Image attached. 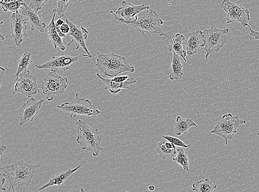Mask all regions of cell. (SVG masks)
<instances>
[{"label":"cell","mask_w":259,"mask_h":192,"mask_svg":"<svg viewBox=\"0 0 259 192\" xmlns=\"http://www.w3.org/2000/svg\"><path fill=\"white\" fill-rule=\"evenodd\" d=\"M41 167L39 165H32L25 163L23 160L15 161L8 166L1 167V172L9 179V191L15 188L20 189L22 186L28 187L31 184L35 170Z\"/></svg>","instance_id":"cell-1"},{"label":"cell","mask_w":259,"mask_h":192,"mask_svg":"<svg viewBox=\"0 0 259 192\" xmlns=\"http://www.w3.org/2000/svg\"><path fill=\"white\" fill-rule=\"evenodd\" d=\"M97 61L95 67L104 77H114L124 72L134 73L135 68L126 62V58L112 52L110 54H102L97 52Z\"/></svg>","instance_id":"cell-2"},{"label":"cell","mask_w":259,"mask_h":192,"mask_svg":"<svg viewBox=\"0 0 259 192\" xmlns=\"http://www.w3.org/2000/svg\"><path fill=\"white\" fill-rule=\"evenodd\" d=\"M125 24L134 27L137 32L143 34H147L149 37L155 34L159 36H165L171 40L161 29V26L164 25V22L154 10H144L137 15L136 20Z\"/></svg>","instance_id":"cell-3"},{"label":"cell","mask_w":259,"mask_h":192,"mask_svg":"<svg viewBox=\"0 0 259 192\" xmlns=\"http://www.w3.org/2000/svg\"><path fill=\"white\" fill-rule=\"evenodd\" d=\"M76 142L82 149L92 152L93 157H99L100 153L103 150L99 130L92 128L81 119L76 123Z\"/></svg>","instance_id":"cell-4"},{"label":"cell","mask_w":259,"mask_h":192,"mask_svg":"<svg viewBox=\"0 0 259 192\" xmlns=\"http://www.w3.org/2000/svg\"><path fill=\"white\" fill-rule=\"evenodd\" d=\"M68 85L67 78L60 76L57 73V71L51 70L42 81L39 88L46 96L47 100L51 101L56 96L63 94Z\"/></svg>","instance_id":"cell-5"},{"label":"cell","mask_w":259,"mask_h":192,"mask_svg":"<svg viewBox=\"0 0 259 192\" xmlns=\"http://www.w3.org/2000/svg\"><path fill=\"white\" fill-rule=\"evenodd\" d=\"M229 32L228 28H218L215 25L208 29H204L202 34L205 41L204 50L206 52V59L212 53L219 52L227 43Z\"/></svg>","instance_id":"cell-6"},{"label":"cell","mask_w":259,"mask_h":192,"mask_svg":"<svg viewBox=\"0 0 259 192\" xmlns=\"http://www.w3.org/2000/svg\"><path fill=\"white\" fill-rule=\"evenodd\" d=\"M57 107L65 112L70 113V117L74 118L77 116H85L90 117L99 115L101 111L96 108L91 101L80 97L77 93L75 99L71 102H67Z\"/></svg>","instance_id":"cell-7"},{"label":"cell","mask_w":259,"mask_h":192,"mask_svg":"<svg viewBox=\"0 0 259 192\" xmlns=\"http://www.w3.org/2000/svg\"><path fill=\"white\" fill-rule=\"evenodd\" d=\"M244 124L246 121L240 120L238 116H233L231 113H227L222 117L221 121L217 124L210 133L224 138L226 145H228V141L232 140L237 133L239 126Z\"/></svg>","instance_id":"cell-8"},{"label":"cell","mask_w":259,"mask_h":192,"mask_svg":"<svg viewBox=\"0 0 259 192\" xmlns=\"http://www.w3.org/2000/svg\"><path fill=\"white\" fill-rule=\"evenodd\" d=\"M221 8L226 14L227 24L237 21L244 27L249 25L250 12L243 5L233 3L230 0H224L221 3Z\"/></svg>","instance_id":"cell-9"},{"label":"cell","mask_w":259,"mask_h":192,"mask_svg":"<svg viewBox=\"0 0 259 192\" xmlns=\"http://www.w3.org/2000/svg\"><path fill=\"white\" fill-rule=\"evenodd\" d=\"M16 81L13 95L20 93L31 98L40 92L37 79L31 74L30 70L23 72Z\"/></svg>","instance_id":"cell-10"},{"label":"cell","mask_w":259,"mask_h":192,"mask_svg":"<svg viewBox=\"0 0 259 192\" xmlns=\"http://www.w3.org/2000/svg\"><path fill=\"white\" fill-rule=\"evenodd\" d=\"M147 9H150L149 6L134 5L123 1L121 6L117 10L111 11L110 14L114 16L116 20L125 24L126 22L136 20L138 14Z\"/></svg>","instance_id":"cell-11"},{"label":"cell","mask_w":259,"mask_h":192,"mask_svg":"<svg viewBox=\"0 0 259 192\" xmlns=\"http://www.w3.org/2000/svg\"><path fill=\"white\" fill-rule=\"evenodd\" d=\"M65 22L69 24L70 27L69 34L71 40L68 44V46L74 43L76 45V50L81 47L83 51L86 52L87 55H82L83 57L87 58H92V55L89 51L85 43L89 34L88 30L82 26L77 25L76 22L71 19H67Z\"/></svg>","instance_id":"cell-12"},{"label":"cell","mask_w":259,"mask_h":192,"mask_svg":"<svg viewBox=\"0 0 259 192\" xmlns=\"http://www.w3.org/2000/svg\"><path fill=\"white\" fill-rule=\"evenodd\" d=\"M24 17L19 12L11 16V34L17 48L21 46L23 38L28 35L27 22Z\"/></svg>","instance_id":"cell-13"},{"label":"cell","mask_w":259,"mask_h":192,"mask_svg":"<svg viewBox=\"0 0 259 192\" xmlns=\"http://www.w3.org/2000/svg\"><path fill=\"white\" fill-rule=\"evenodd\" d=\"M44 101V99H42L36 100L34 98H31L20 107L19 118L21 127L27 123L32 122L34 121L35 117L39 112Z\"/></svg>","instance_id":"cell-14"},{"label":"cell","mask_w":259,"mask_h":192,"mask_svg":"<svg viewBox=\"0 0 259 192\" xmlns=\"http://www.w3.org/2000/svg\"><path fill=\"white\" fill-rule=\"evenodd\" d=\"M76 57L64 55L62 56H53L49 61L43 64H36V67L39 69H50L52 70L67 71L70 66L78 61Z\"/></svg>","instance_id":"cell-15"},{"label":"cell","mask_w":259,"mask_h":192,"mask_svg":"<svg viewBox=\"0 0 259 192\" xmlns=\"http://www.w3.org/2000/svg\"><path fill=\"white\" fill-rule=\"evenodd\" d=\"M184 45L186 46L187 55L191 57L205 45L202 31L199 29L190 33L186 37Z\"/></svg>","instance_id":"cell-16"},{"label":"cell","mask_w":259,"mask_h":192,"mask_svg":"<svg viewBox=\"0 0 259 192\" xmlns=\"http://www.w3.org/2000/svg\"><path fill=\"white\" fill-rule=\"evenodd\" d=\"M21 10L22 15L30 24L32 31L38 30L41 33L45 32L46 24L44 22L39 12H36L26 3L23 4Z\"/></svg>","instance_id":"cell-17"},{"label":"cell","mask_w":259,"mask_h":192,"mask_svg":"<svg viewBox=\"0 0 259 192\" xmlns=\"http://www.w3.org/2000/svg\"><path fill=\"white\" fill-rule=\"evenodd\" d=\"M96 75L105 83L104 89L114 94L118 93L121 91L122 89H129L130 85H134L137 83V81L134 78H131V79L129 78L127 80L123 82H118L113 81L112 79H106V78L101 76L99 73H97Z\"/></svg>","instance_id":"cell-18"},{"label":"cell","mask_w":259,"mask_h":192,"mask_svg":"<svg viewBox=\"0 0 259 192\" xmlns=\"http://www.w3.org/2000/svg\"><path fill=\"white\" fill-rule=\"evenodd\" d=\"M57 14L54 13L52 19L48 26V35L51 43L53 44L54 48L57 49L59 48L63 51L65 50V46L63 43L62 38L60 37L56 25L55 19Z\"/></svg>","instance_id":"cell-19"},{"label":"cell","mask_w":259,"mask_h":192,"mask_svg":"<svg viewBox=\"0 0 259 192\" xmlns=\"http://www.w3.org/2000/svg\"><path fill=\"white\" fill-rule=\"evenodd\" d=\"M185 40V36L182 34L177 33L172 40H170L169 45H168V51L176 53L177 55L183 58L184 61L186 62V51L183 49V45Z\"/></svg>","instance_id":"cell-20"},{"label":"cell","mask_w":259,"mask_h":192,"mask_svg":"<svg viewBox=\"0 0 259 192\" xmlns=\"http://www.w3.org/2000/svg\"><path fill=\"white\" fill-rule=\"evenodd\" d=\"M81 167V165L78 166L74 169H69L68 171L56 174L52 176L50 181L46 183L45 185L42 186L41 188L38 189V191L43 190L47 188L52 187V186L58 185L59 186L64 183L67 179L73 174L79 170Z\"/></svg>","instance_id":"cell-21"},{"label":"cell","mask_w":259,"mask_h":192,"mask_svg":"<svg viewBox=\"0 0 259 192\" xmlns=\"http://www.w3.org/2000/svg\"><path fill=\"white\" fill-rule=\"evenodd\" d=\"M167 75L171 81L180 80L184 76V65L176 53H173V58Z\"/></svg>","instance_id":"cell-22"},{"label":"cell","mask_w":259,"mask_h":192,"mask_svg":"<svg viewBox=\"0 0 259 192\" xmlns=\"http://www.w3.org/2000/svg\"><path fill=\"white\" fill-rule=\"evenodd\" d=\"M197 127V124L194 120L191 119H184L178 116L176 119V122L174 124L175 133L178 136L188 133L189 130L193 127Z\"/></svg>","instance_id":"cell-23"},{"label":"cell","mask_w":259,"mask_h":192,"mask_svg":"<svg viewBox=\"0 0 259 192\" xmlns=\"http://www.w3.org/2000/svg\"><path fill=\"white\" fill-rule=\"evenodd\" d=\"M32 53L26 51L23 54V55H22L19 61H18V68L16 74V80L19 79L23 72L28 70V68L32 65Z\"/></svg>","instance_id":"cell-24"},{"label":"cell","mask_w":259,"mask_h":192,"mask_svg":"<svg viewBox=\"0 0 259 192\" xmlns=\"http://www.w3.org/2000/svg\"><path fill=\"white\" fill-rule=\"evenodd\" d=\"M217 187L218 185L208 178L200 180L192 184V190L196 192H213Z\"/></svg>","instance_id":"cell-25"},{"label":"cell","mask_w":259,"mask_h":192,"mask_svg":"<svg viewBox=\"0 0 259 192\" xmlns=\"http://www.w3.org/2000/svg\"><path fill=\"white\" fill-rule=\"evenodd\" d=\"M183 147L177 148V157L172 159L174 163H176L183 167L184 172L189 171V160L188 152Z\"/></svg>","instance_id":"cell-26"},{"label":"cell","mask_w":259,"mask_h":192,"mask_svg":"<svg viewBox=\"0 0 259 192\" xmlns=\"http://www.w3.org/2000/svg\"><path fill=\"white\" fill-rule=\"evenodd\" d=\"M177 148H168L165 146V140L159 142L158 146L156 148V151H157L159 158L162 160L170 159L177 155Z\"/></svg>","instance_id":"cell-27"},{"label":"cell","mask_w":259,"mask_h":192,"mask_svg":"<svg viewBox=\"0 0 259 192\" xmlns=\"http://www.w3.org/2000/svg\"><path fill=\"white\" fill-rule=\"evenodd\" d=\"M24 4H25V2L23 0H18V1L10 3L0 2L5 13H7V12H11L13 13H19Z\"/></svg>","instance_id":"cell-28"},{"label":"cell","mask_w":259,"mask_h":192,"mask_svg":"<svg viewBox=\"0 0 259 192\" xmlns=\"http://www.w3.org/2000/svg\"><path fill=\"white\" fill-rule=\"evenodd\" d=\"M72 1L73 0H56L58 7L53 10L54 13H56L60 18L63 17Z\"/></svg>","instance_id":"cell-29"},{"label":"cell","mask_w":259,"mask_h":192,"mask_svg":"<svg viewBox=\"0 0 259 192\" xmlns=\"http://www.w3.org/2000/svg\"><path fill=\"white\" fill-rule=\"evenodd\" d=\"M49 0H30L29 7L36 12H39Z\"/></svg>","instance_id":"cell-30"},{"label":"cell","mask_w":259,"mask_h":192,"mask_svg":"<svg viewBox=\"0 0 259 192\" xmlns=\"http://www.w3.org/2000/svg\"><path fill=\"white\" fill-rule=\"evenodd\" d=\"M162 137L164 138L165 140H167L168 141H169L174 144V145L179 146V147H182L183 148H188L189 146H190V145H187L186 144L183 142L182 140H181L177 137L166 135V136H162Z\"/></svg>","instance_id":"cell-31"},{"label":"cell","mask_w":259,"mask_h":192,"mask_svg":"<svg viewBox=\"0 0 259 192\" xmlns=\"http://www.w3.org/2000/svg\"><path fill=\"white\" fill-rule=\"evenodd\" d=\"M61 31V32L64 34H67L69 33L70 27L69 24L67 22H65L63 25L58 27Z\"/></svg>","instance_id":"cell-32"},{"label":"cell","mask_w":259,"mask_h":192,"mask_svg":"<svg viewBox=\"0 0 259 192\" xmlns=\"http://www.w3.org/2000/svg\"><path fill=\"white\" fill-rule=\"evenodd\" d=\"M129 79V76L128 75H120L113 77L112 80L114 81L118 82H123L126 81Z\"/></svg>","instance_id":"cell-33"},{"label":"cell","mask_w":259,"mask_h":192,"mask_svg":"<svg viewBox=\"0 0 259 192\" xmlns=\"http://www.w3.org/2000/svg\"><path fill=\"white\" fill-rule=\"evenodd\" d=\"M7 179V178L1 172V176H0V189L4 191H5L8 188L7 187H4V186Z\"/></svg>","instance_id":"cell-34"},{"label":"cell","mask_w":259,"mask_h":192,"mask_svg":"<svg viewBox=\"0 0 259 192\" xmlns=\"http://www.w3.org/2000/svg\"><path fill=\"white\" fill-rule=\"evenodd\" d=\"M248 27L250 30V34L252 36V37H254L256 40H259V31L253 30L249 25H248Z\"/></svg>","instance_id":"cell-35"},{"label":"cell","mask_w":259,"mask_h":192,"mask_svg":"<svg viewBox=\"0 0 259 192\" xmlns=\"http://www.w3.org/2000/svg\"><path fill=\"white\" fill-rule=\"evenodd\" d=\"M65 21L61 19H59L56 22V25L57 27H60L63 25Z\"/></svg>","instance_id":"cell-36"},{"label":"cell","mask_w":259,"mask_h":192,"mask_svg":"<svg viewBox=\"0 0 259 192\" xmlns=\"http://www.w3.org/2000/svg\"><path fill=\"white\" fill-rule=\"evenodd\" d=\"M7 146H2L1 147V148H0V153H1V154H0V157H2V155L4 152V151H5L6 149H7Z\"/></svg>","instance_id":"cell-37"},{"label":"cell","mask_w":259,"mask_h":192,"mask_svg":"<svg viewBox=\"0 0 259 192\" xmlns=\"http://www.w3.org/2000/svg\"><path fill=\"white\" fill-rule=\"evenodd\" d=\"M18 1V0H2L1 2L4 3H10L12 2H14Z\"/></svg>","instance_id":"cell-38"},{"label":"cell","mask_w":259,"mask_h":192,"mask_svg":"<svg viewBox=\"0 0 259 192\" xmlns=\"http://www.w3.org/2000/svg\"><path fill=\"white\" fill-rule=\"evenodd\" d=\"M0 69H1V71H0L1 72V73H0V78H2L3 74L5 73V69L2 67L0 68Z\"/></svg>","instance_id":"cell-39"},{"label":"cell","mask_w":259,"mask_h":192,"mask_svg":"<svg viewBox=\"0 0 259 192\" xmlns=\"http://www.w3.org/2000/svg\"><path fill=\"white\" fill-rule=\"evenodd\" d=\"M155 187L154 185H150L148 187V189L150 191H154L155 190Z\"/></svg>","instance_id":"cell-40"},{"label":"cell","mask_w":259,"mask_h":192,"mask_svg":"<svg viewBox=\"0 0 259 192\" xmlns=\"http://www.w3.org/2000/svg\"><path fill=\"white\" fill-rule=\"evenodd\" d=\"M1 39L2 40H5V37H4V35H3V34L1 33Z\"/></svg>","instance_id":"cell-41"},{"label":"cell","mask_w":259,"mask_h":192,"mask_svg":"<svg viewBox=\"0 0 259 192\" xmlns=\"http://www.w3.org/2000/svg\"><path fill=\"white\" fill-rule=\"evenodd\" d=\"M257 135L259 136V133H257Z\"/></svg>","instance_id":"cell-42"}]
</instances>
